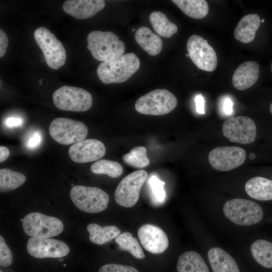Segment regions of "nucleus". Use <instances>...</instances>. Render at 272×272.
<instances>
[{"label": "nucleus", "mask_w": 272, "mask_h": 272, "mask_svg": "<svg viewBox=\"0 0 272 272\" xmlns=\"http://www.w3.org/2000/svg\"><path fill=\"white\" fill-rule=\"evenodd\" d=\"M140 61L133 53L101 62L97 67L99 80L105 84L121 83L129 79L140 68Z\"/></svg>", "instance_id": "nucleus-1"}, {"label": "nucleus", "mask_w": 272, "mask_h": 272, "mask_svg": "<svg viewBox=\"0 0 272 272\" xmlns=\"http://www.w3.org/2000/svg\"><path fill=\"white\" fill-rule=\"evenodd\" d=\"M87 48L96 60L105 62L122 56L125 45L110 31H93L87 36Z\"/></svg>", "instance_id": "nucleus-2"}, {"label": "nucleus", "mask_w": 272, "mask_h": 272, "mask_svg": "<svg viewBox=\"0 0 272 272\" xmlns=\"http://www.w3.org/2000/svg\"><path fill=\"white\" fill-rule=\"evenodd\" d=\"M225 216L235 224L251 226L259 223L263 217V211L256 202L243 198H234L223 206Z\"/></svg>", "instance_id": "nucleus-3"}, {"label": "nucleus", "mask_w": 272, "mask_h": 272, "mask_svg": "<svg viewBox=\"0 0 272 272\" xmlns=\"http://www.w3.org/2000/svg\"><path fill=\"white\" fill-rule=\"evenodd\" d=\"M177 104V98L171 92L156 89L140 97L135 102V108L141 114L162 115L173 111Z\"/></svg>", "instance_id": "nucleus-4"}, {"label": "nucleus", "mask_w": 272, "mask_h": 272, "mask_svg": "<svg viewBox=\"0 0 272 272\" xmlns=\"http://www.w3.org/2000/svg\"><path fill=\"white\" fill-rule=\"evenodd\" d=\"M71 198L79 210L88 213H97L107 207L108 194L96 187L76 185L70 191Z\"/></svg>", "instance_id": "nucleus-5"}, {"label": "nucleus", "mask_w": 272, "mask_h": 272, "mask_svg": "<svg viewBox=\"0 0 272 272\" xmlns=\"http://www.w3.org/2000/svg\"><path fill=\"white\" fill-rule=\"evenodd\" d=\"M52 99L54 105L64 111L83 112L89 110L92 105V97L81 88L63 86L54 92Z\"/></svg>", "instance_id": "nucleus-6"}, {"label": "nucleus", "mask_w": 272, "mask_h": 272, "mask_svg": "<svg viewBox=\"0 0 272 272\" xmlns=\"http://www.w3.org/2000/svg\"><path fill=\"white\" fill-rule=\"evenodd\" d=\"M34 37L50 68L57 70L64 64L66 57L65 48L48 29L44 27H38L34 32Z\"/></svg>", "instance_id": "nucleus-7"}, {"label": "nucleus", "mask_w": 272, "mask_h": 272, "mask_svg": "<svg viewBox=\"0 0 272 272\" xmlns=\"http://www.w3.org/2000/svg\"><path fill=\"white\" fill-rule=\"evenodd\" d=\"M25 233L31 237L48 238L59 235L63 230V224L58 218L40 213L33 212L23 219Z\"/></svg>", "instance_id": "nucleus-8"}, {"label": "nucleus", "mask_w": 272, "mask_h": 272, "mask_svg": "<svg viewBox=\"0 0 272 272\" xmlns=\"http://www.w3.org/2000/svg\"><path fill=\"white\" fill-rule=\"evenodd\" d=\"M88 132V128L83 122L64 117L53 119L49 127L50 137L57 143L64 145L84 140Z\"/></svg>", "instance_id": "nucleus-9"}, {"label": "nucleus", "mask_w": 272, "mask_h": 272, "mask_svg": "<svg viewBox=\"0 0 272 272\" xmlns=\"http://www.w3.org/2000/svg\"><path fill=\"white\" fill-rule=\"evenodd\" d=\"M148 176L145 170L133 171L124 177L115 191L114 198L119 206L131 208L138 202L141 189Z\"/></svg>", "instance_id": "nucleus-10"}, {"label": "nucleus", "mask_w": 272, "mask_h": 272, "mask_svg": "<svg viewBox=\"0 0 272 272\" xmlns=\"http://www.w3.org/2000/svg\"><path fill=\"white\" fill-rule=\"evenodd\" d=\"M187 49L189 57L199 69L213 72L216 69L217 55L207 40L199 35H192L187 40Z\"/></svg>", "instance_id": "nucleus-11"}, {"label": "nucleus", "mask_w": 272, "mask_h": 272, "mask_svg": "<svg viewBox=\"0 0 272 272\" xmlns=\"http://www.w3.org/2000/svg\"><path fill=\"white\" fill-rule=\"evenodd\" d=\"M225 137L233 143L248 144L256 137V126L253 120L245 116L231 117L227 119L222 126Z\"/></svg>", "instance_id": "nucleus-12"}, {"label": "nucleus", "mask_w": 272, "mask_h": 272, "mask_svg": "<svg viewBox=\"0 0 272 272\" xmlns=\"http://www.w3.org/2000/svg\"><path fill=\"white\" fill-rule=\"evenodd\" d=\"M245 150L239 147H219L209 154L211 166L220 171H229L241 166L245 161Z\"/></svg>", "instance_id": "nucleus-13"}, {"label": "nucleus", "mask_w": 272, "mask_h": 272, "mask_svg": "<svg viewBox=\"0 0 272 272\" xmlns=\"http://www.w3.org/2000/svg\"><path fill=\"white\" fill-rule=\"evenodd\" d=\"M27 250L30 255L38 258H61L70 252V248L65 242L50 238H30Z\"/></svg>", "instance_id": "nucleus-14"}, {"label": "nucleus", "mask_w": 272, "mask_h": 272, "mask_svg": "<svg viewBox=\"0 0 272 272\" xmlns=\"http://www.w3.org/2000/svg\"><path fill=\"white\" fill-rule=\"evenodd\" d=\"M106 153L104 144L96 139H89L74 144L69 150L72 161L85 163L101 159Z\"/></svg>", "instance_id": "nucleus-15"}, {"label": "nucleus", "mask_w": 272, "mask_h": 272, "mask_svg": "<svg viewBox=\"0 0 272 272\" xmlns=\"http://www.w3.org/2000/svg\"><path fill=\"white\" fill-rule=\"evenodd\" d=\"M138 236L145 249L152 253H163L168 247L169 240L166 233L157 226H142L138 231Z\"/></svg>", "instance_id": "nucleus-16"}, {"label": "nucleus", "mask_w": 272, "mask_h": 272, "mask_svg": "<svg viewBox=\"0 0 272 272\" xmlns=\"http://www.w3.org/2000/svg\"><path fill=\"white\" fill-rule=\"evenodd\" d=\"M105 6L102 0H67L62 5L67 14L78 19L91 18L102 10Z\"/></svg>", "instance_id": "nucleus-17"}, {"label": "nucleus", "mask_w": 272, "mask_h": 272, "mask_svg": "<svg viewBox=\"0 0 272 272\" xmlns=\"http://www.w3.org/2000/svg\"><path fill=\"white\" fill-rule=\"evenodd\" d=\"M259 74V64L254 61H246L238 66L233 73L232 83L239 91L252 86L257 81Z\"/></svg>", "instance_id": "nucleus-18"}, {"label": "nucleus", "mask_w": 272, "mask_h": 272, "mask_svg": "<svg viewBox=\"0 0 272 272\" xmlns=\"http://www.w3.org/2000/svg\"><path fill=\"white\" fill-rule=\"evenodd\" d=\"M260 21L257 14H249L242 17L235 29V38L244 43L252 41L260 26Z\"/></svg>", "instance_id": "nucleus-19"}, {"label": "nucleus", "mask_w": 272, "mask_h": 272, "mask_svg": "<svg viewBox=\"0 0 272 272\" xmlns=\"http://www.w3.org/2000/svg\"><path fill=\"white\" fill-rule=\"evenodd\" d=\"M208 257L213 272H240L234 258L220 248L210 249Z\"/></svg>", "instance_id": "nucleus-20"}, {"label": "nucleus", "mask_w": 272, "mask_h": 272, "mask_svg": "<svg viewBox=\"0 0 272 272\" xmlns=\"http://www.w3.org/2000/svg\"><path fill=\"white\" fill-rule=\"evenodd\" d=\"M134 37L137 43L150 55H157L162 49V39L147 27L138 28Z\"/></svg>", "instance_id": "nucleus-21"}, {"label": "nucleus", "mask_w": 272, "mask_h": 272, "mask_svg": "<svg viewBox=\"0 0 272 272\" xmlns=\"http://www.w3.org/2000/svg\"><path fill=\"white\" fill-rule=\"evenodd\" d=\"M245 189L251 197L262 201L272 200V180L257 176L248 180Z\"/></svg>", "instance_id": "nucleus-22"}, {"label": "nucleus", "mask_w": 272, "mask_h": 272, "mask_svg": "<svg viewBox=\"0 0 272 272\" xmlns=\"http://www.w3.org/2000/svg\"><path fill=\"white\" fill-rule=\"evenodd\" d=\"M178 272H209V268L200 254L195 251L181 254L177 261Z\"/></svg>", "instance_id": "nucleus-23"}, {"label": "nucleus", "mask_w": 272, "mask_h": 272, "mask_svg": "<svg viewBox=\"0 0 272 272\" xmlns=\"http://www.w3.org/2000/svg\"><path fill=\"white\" fill-rule=\"evenodd\" d=\"M87 230L89 233L90 241L98 245L108 242L121 233L120 230L115 226L101 227L95 223L89 224Z\"/></svg>", "instance_id": "nucleus-24"}, {"label": "nucleus", "mask_w": 272, "mask_h": 272, "mask_svg": "<svg viewBox=\"0 0 272 272\" xmlns=\"http://www.w3.org/2000/svg\"><path fill=\"white\" fill-rule=\"evenodd\" d=\"M172 2L185 15L192 18L202 19L209 13V5L205 0H172Z\"/></svg>", "instance_id": "nucleus-25"}, {"label": "nucleus", "mask_w": 272, "mask_h": 272, "mask_svg": "<svg viewBox=\"0 0 272 272\" xmlns=\"http://www.w3.org/2000/svg\"><path fill=\"white\" fill-rule=\"evenodd\" d=\"M251 253L255 261L262 266L272 268V243L258 239L252 243Z\"/></svg>", "instance_id": "nucleus-26"}, {"label": "nucleus", "mask_w": 272, "mask_h": 272, "mask_svg": "<svg viewBox=\"0 0 272 272\" xmlns=\"http://www.w3.org/2000/svg\"><path fill=\"white\" fill-rule=\"evenodd\" d=\"M149 20L154 30L163 37L170 38L177 32V26L170 21L166 15L161 12L151 13Z\"/></svg>", "instance_id": "nucleus-27"}, {"label": "nucleus", "mask_w": 272, "mask_h": 272, "mask_svg": "<svg viewBox=\"0 0 272 272\" xmlns=\"http://www.w3.org/2000/svg\"><path fill=\"white\" fill-rule=\"evenodd\" d=\"M26 180L22 173L8 168L0 169V191L6 192L13 190L22 185Z\"/></svg>", "instance_id": "nucleus-28"}, {"label": "nucleus", "mask_w": 272, "mask_h": 272, "mask_svg": "<svg viewBox=\"0 0 272 272\" xmlns=\"http://www.w3.org/2000/svg\"><path fill=\"white\" fill-rule=\"evenodd\" d=\"M115 241L120 249L129 252L135 258L143 259L145 257L139 242L131 233L128 232L121 233L115 238Z\"/></svg>", "instance_id": "nucleus-29"}, {"label": "nucleus", "mask_w": 272, "mask_h": 272, "mask_svg": "<svg viewBox=\"0 0 272 272\" xmlns=\"http://www.w3.org/2000/svg\"><path fill=\"white\" fill-rule=\"evenodd\" d=\"M91 171L96 174H106L112 178L119 177L123 172L121 165L115 161L100 160L91 166Z\"/></svg>", "instance_id": "nucleus-30"}, {"label": "nucleus", "mask_w": 272, "mask_h": 272, "mask_svg": "<svg viewBox=\"0 0 272 272\" xmlns=\"http://www.w3.org/2000/svg\"><path fill=\"white\" fill-rule=\"evenodd\" d=\"M123 161L127 165L136 168L148 166L150 160L147 155V150L143 146H138L132 149L122 157Z\"/></svg>", "instance_id": "nucleus-31"}, {"label": "nucleus", "mask_w": 272, "mask_h": 272, "mask_svg": "<svg viewBox=\"0 0 272 272\" xmlns=\"http://www.w3.org/2000/svg\"><path fill=\"white\" fill-rule=\"evenodd\" d=\"M149 183L156 200L159 203H163L166 197V192L164 188L165 182L153 175L150 178Z\"/></svg>", "instance_id": "nucleus-32"}, {"label": "nucleus", "mask_w": 272, "mask_h": 272, "mask_svg": "<svg viewBox=\"0 0 272 272\" xmlns=\"http://www.w3.org/2000/svg\"><path fill=\"white\" fill-rule=\"evenodd\" d=\"M12 253L6 243L2 236H0V265L2 267L10 266L13 262Z\"/></svg>", "instance_id": "nucleus-33"}, {"label": "nucleus", "mask_w": 272, "mask_h": 272, "mask_svg": "<svg viewBox=\"0 0 272 272\" xmlns=\"http://www.w3.org/2000/svg\"><path fill=\"white\" fill-rule=\"evenodd\" d=\"M99 272H139L134 267L130 266L115 263L106 264L102 266Z\"/></svg>", "instance_id": "nucleus-34"}, {"label": "nucleus", "mask_w": 272, "mask_h": 272, "mask_svg": "<svg viewBox=\"0 0 272 272\" xmlns=\"http://www.w3.org/2000/svg\"><path fill=\"white\" fill-rule=\"evenodd\" d=\"M42 141V135L39 131L33 132L26 142V146L30 149H34L39 147Z\"/></svg>", "instance_id": "nucleus-35"}, {"label": "nucleus", "mask_w": 272, "mask_h": 272, "mask_svg": "<svg viewBox=\"0 0 272 272\" xmlns=\"http://www.w3.org/2000/svg\"><path fill=\"white\" fill-rule=\"evenodd\" d=\"M9 44V39L6 33L0 30V57L4 56Z\"/></svg>", "instance_id": "nucleus-36"}, {"label": "nucleus", "mask_w": 272, "mask_h": 272, "mask_svg": "<svg viewBox=\"0 0 272 272\" xmlns=\"http://www.w3.org/2000/svg\"><path fill=\"white\" fill-rule=\"evenodd\" d=\"M233 103L232 100L228 97H225L222 101V109L226 115H230L233 112Z\"/></svg>", "instance_id": "nucleus-37"}, {"label": "nucleus", "mask_w": 272, "mask_h": 272, "mask_svg": "<svg viewBox=\"0 0 272 272\" xmlns=\"http://www.w3.org/2000/svg\"><path fill=\"white\" fill-rule=\"evenodd\" d=\"M196 112L199 114H205V100L203 97L201 95H197L195 98Z\"/></svg>", "instance_id": "nucleus-38"}, {"label": "nucleus", "mask_w": 272, "mask_h": 272, "mask_svg": "<svg viewBox=\"0 0 272 272\" xmlns=\"http://www.w3.org/2000/svg\"><path fill=\"white\" fill-rule=\"evenodd\" d=\"M23 120L21 118L15 117H9L5 120V125L8 127H17L22 125Z\"/></svg>", "instance_id": "nucleus-39"}, {"label": "nucleus", "mask_w": 272, "mask_h": 272, "mask_svg": "<svg viewBox=\"0 0 272 272\" xmlns=\"http://www.w3.org/2000/svg\"><path fill=\"white\" fill-rule=\"evenodd\" d=\"M10 153V151L7 147L1 146L0 147V162L2 163L6 160L9 156Z\"/></svg>", "instance_id": "nucleus-40"}, {"label": "nucleus", "mask_w": 272, "mask_h": 272, "mask_svg": "<svg viewBox=\"0 0 272 272\" xmlns=\"http://www.w3.org/2000/svg\"><path fill=\"white\" fill-rule=\"evenodd\" d=\"M255 158V155L253 153H251L250 154V157H249L250 159L253 160Z\"/></svg>", "instance_id": "nucleus-41"}, {"label": "nucleus", "mask_w": 272, "mask_h": 272, "mask_svg": "<svg viewBox=\"0 0 272 272\" xmlns=\"http://www.w3.org/2000/svg\"><path fill=\"white\" fill-rule=\"evenodd\" d=\"M269 109H270V111L271 113L272 114V103H271V104L270 105Z\"/></svg>", "instance_id": "nucleus-42"}, {"label": "nucleus", "mask_w": 272, "mask_h": 272, "mask_svg": "<svg viewBox=\"0 0 272 272\" xmlns=\"http://www.w3.org/2000/svg\"><path fill=\"white\" fill-rule=\"evenodd\" d=\"M260 22H261V23H264V19H262V20L260 21Z\"/></svg>", "instance_id": "nucleus-43"}, {"label": "nucleus", "mask_w": 272, "mask_h": 272, "mask_svg": "<svg viewBox=\"0 0 272 272\" xmlns=\"http://www.w3.org/2000/svg\"><path fill=\"white\" fill-rule=\"evenodd\" d=\"M63 258H60L59 259V261H63Z\"/></svg>", "instance_id": "nucleus-44"}, {"label": "nucleus", "mask_w": 272, "mask_h": 272, "mask_svg": "<svg viewBox=\"0 0 272 272\" xmlns=\"http://www.w3.org/2000/svg\"><path fill=\"white\" fill-rule=\"evenodd\" d=\"M270 67H271V72H272V62H271V63Z\"/></svg>", "instance_id": "nucleus-45"}, {"label": "nucleus", "mask_w": 272, "mask_h": 272, "mask_svg": "<svg viewBox=\"0 0 272 272\" xmlns=\"http://www.w3.org/2000/svg\"><path fill=\"white\" fill-rule=\"evenodd\" d=\"M186 56L189 57V54H188V53H186Z\"/></svg>", "instance_id": "nucleus-46"}, {"label": "nucleus", "mask_w": 272, "mask_h": 272, "mask_svg": "<svg viewBox=\"0 0 272 272\" xmlns=\"http://www.w3.org/2000/svg\"><path fill=\"white\" fill-rule=\"evenodd\" d=\"M135 29L134 28L132 29V31H134Z\"/></svg>", "instance_id": "nucleus-47"}, {"label": "nucleus", "mask_w": 272, "mask_h": 272, "mask_svg": "<svg viewBox=\"0 0 272 272\" xmlns=\"http://www.w3.org/2000/svg\"><path fill=\"white\" fill-rule=\"evenodd\" d=\"M0 272H3V271H1Z\"/></svg>", "instance_id": "nucleus-48"}]
</instances>
